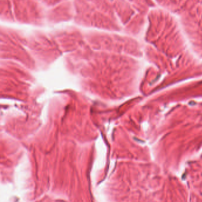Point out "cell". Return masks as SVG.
Wrapping results in <instances>:
<instances>
[{
    "instance_id": "obj_1",
    "label": "cell",
    "mask_w": 202,
    "mask_h": 202,
    "mask_svg": "<svg viewBox=\"0 0 202 202\" xmlns=\"http://www.w3.org/2000/svg\"><path fill=\"white\" fill-rule=\"evenodd\" d=\"M155 6L172 15L191 50L202 61V0H154Z\"/></svg>"
}]
</instances>
